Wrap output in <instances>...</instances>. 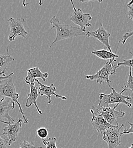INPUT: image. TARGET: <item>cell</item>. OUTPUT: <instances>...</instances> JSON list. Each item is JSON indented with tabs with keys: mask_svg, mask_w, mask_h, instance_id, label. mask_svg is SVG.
I'll return each mask as SVG.
<instances>
[{
	"mask_svg": "<svg viewBox=\"0 0 133 148\" xmlns=\"http://www.w3.org/2000/svg\"><path fill=\"white\" fill-rule=\"evenodd\" d=\"M29 86L30 87V92L28 94V98L26 102L25 106L27 108H29L33 105H34L37 108V110L38 111V113L40 114H42L43 113L38 107L37 103V100L38 99V96H39L38 93L39 87H36L35 86V83L31 84Z\"/></svg>",
	"mask_w": 133,
	"mask_h": 148,
	"instance_id": "15",
	"label": "cell"
},
{
	"mask_svg": "<svg viewBox=\"0 0 133 148\" xmlns=\"http://www.w3.org/2000/svg\"><path fill=\"white\" fill-rule=\"evenodd\" d=\"M42 141L43 144L46 146V148H57V144H56L57 138L55 137L43 139Z\"/></svg>",
	"mask_w": 133,
	"mask_h": 148,
	"instance_id": "18",
	"label": "cell"
},
{
	"mask_svg": "<svg viewBox=\"0 0 133 148\" xmlns=\"http://www.w3.org/2000/svg\"><path fill=\"white\" fill-rule=\"evenodd\" d=\"M133 3V1H131L128 4V6H131L132 4Z\"/></svg>",
	"mask_w": 133,
	"mask_h": 148,
	"instance_id": "28",
	"label": "cell"
},
{
	"mask_svg": "<svg viewBox=\"0 0 133 148\" xmlns=\"http://www.w3.org/2000/svg\"><path fill=\"white\" fill-rule=\"evenodd\" d=\"M131 54L133 56V58L130 59H123V61L122 62H119L117 64V67L123 66H128L130 68H133V54L131 53Z\"/></svg>",
	"mask_w": 133,
	"mask_h": 148,
	"instance_id": "22",
	"label": "cell"
},
{
	"mask_svg": "<svg viewBox=\"0 0 133 148\" xmlns=\"http://www.w3.org/2000/svg\"><path fill=\"white\" fill-rule=\"evenodd\" d=\"M128 148H133V144H132V145H131L130 147H129Z\"/></svg>",
	"mask_w": 133,
	"mask_h": 148,
	"instance_id": "29",
	"label": "cell"
},
{
	"mask_svg": "<svg viewBox=\"0 0 133 148\" xmlns=\"http://www.w3.org/2000/svg\"></svg>",
	"mask_w": 133,
	"mask_h": 148,
	"instance_id": "30",
	"label": "cell"
},
{
	"mask_svg": "<svg viewBox=\"0 0 133 148\" xmlns=\"http://www.w3.org/2000/svg\"><path fill=\"white\" fill-rule=\"evenodd\" d=\"M35 82H37V83L40 86L39 87V90H38L39 95L41 96L45 95L48 99V104H50L51 103V97L52 96H55L57 98H60L63 100H67L66 97L59 95L55 93L57 91V88L53 83H51L50 86H46V85H44V84L41 83L37 79L35 80Z\"/></svg>",
	"mask_w": 133,
	"mask_h": 148,
	"instance_id": "12",
	"label": "cell"
},
{
	"mask_svg": "<svg viewBox=\"0 0 133 148\" xmlns=\"http://www.w3.org/2000/svg\"><path fill=\"white\" fill-rule=\"evenodd\" d=\"M92 54L95 55L99 58L103 59V60H108V59H116L119 57L118 55H116L113 53H111L109 51H108L106 49L100 50H95L91 52Z\"/></svg>",
	"mask_w": 133,
	"mask_h": 148,
	"instance_id": "17",
	"label": "cell"
},
{
	"mask_svg": "<svg viewBox=\"0 0 133 148\" xmlns=\"http://www.w3.org/2000/svg\"><path fill=\"white\" fill-rule=\"evenodd\" d=\"M22 123L23 120L19 119L17 121L13 123H10L7 127L3 128V132L1 136H4V139L9 146L12 145L17 141L18 134L22 130Z\"/></svg>",
	"mask_w": 133,
	"mask_h": 148,
	"instance_id": "7",
	"label": "cell"
},
{
	"mask_svg": "<svg viewBox=\"0 0 133 148\" xmlns=\"http://www.w3.org/2000/svg\"><path fill=\"white\" fill-rule=\"evenodd\" d=\"M9 25L10 26V34L9 40L12 42L14 41L17 37H21L28 40V33L25 29L24 24L26 22L24 18L8 19Z\"/></svg>",
	"mask_w": 133,
	"mask_h": 148,
	"instance_id": "6",
	"label": "cell"
},
{
	"mask_svg": "<svg viewBox=\"0 0 133 148\" xmlns=\"http://www.w3.org/2000/svg\"><path fill=\"white\" fill-rule=\"evenodd\" d=\"M129 8V11L127 13V15L133 21V6H128Z\"/></svg>",
	"mask_w": 133,
	"mask_h": 148,
	"instance_id": "26",
	"label": "cell"
},
{
	"mask_svg": "<svg viewBox=\"0 0 133 148\" xmlns=\"http://www.w3.org/2000/svg\"><path fill=\"white\" fill-rule=\"evenodd\" d=\"M12 76H13L7 79L0 82V97H8L16 103L19 107V112L22 115L24 123L25 124H29V120L25 116V113L18 102L19 94L16 91V87L14 84Z\"/></svg>",
	"mask_w": 133,
	"mask_h": 148,
	"instance_id": "3",
	"label": "cell"
},
{
	"mask_svg": "<svg viewBox=\"0 0 133 148\" xmlns=\"http://www.w3.org/2000/svg\"><path fill=\"white\" fill-rule=\"evenodd\" d=\"M15 108V102L6 97H0V123L9 124L14 123V120L9 113Z\"/></svg>",
	"mask_w": 133,
	"mask_h": 148,
	"instance_id": "9",
	"label": "cell"
},
{
	"mask_svg": "<svg viewBox=\"0 0 133 148\" xmlns=\"http://www.w3.org/2000/svg\"><path fill=\"white\" fill-rule=\"evenodd\" d=\"M129 124L130 125V128H129V129H125L123 130V132L121 133V136L123 135V134H129L130 133H133V123L128 122Z\"/></svg>",
	"mask_w": 133,
	"mask_h": 148,
	"instance_id": "23",
	"label": "cell"
},
{
	"mask_svg": "<svg viewBox=\"0 0 133 148\" xmlns=\"http://www.w3.org/2000/svg\"><path fill=\"white\" fill-rule=\"evenodd\" d=\"M124 125L114 126L106 130L103 133L102 139L107 143L108 148H116L121 143V130Z\"/></svg>",
	"mask_w": 133,
	"mask_h": 148,
	"instance_id": "8",
	"label": "cell"
},
{
	"mask_svg": "<svg viewBox=\"0 0 133 148\" xmlns=\"http://www.w3.org/2000/svg\"><path fill=\"white\" fill-rule=\"evenodd\" d=\"M110 88L112 90V92L109 95L104 93H100L99 95V100L98 107H109V104L116 103V104H124L129 108L132 107V104L128 100H131L133 99V96H125L122 95V93L126 92L127 90L123 89L121 92L118 93L112 87L110 84H108Z\"/></svg>",
	"mask_w": 133,
	"mask_h": 148,
	"instance_id": "2",
	"label": "cell"
},
{
	"mask_svg": "<svg viewBox=\"0 0 133 148\" xmlns=\"http://www.w3.org/2000/svg\"><path fill=\"white\" fill-rule=\"evenodd\" d=\"M13 75H14V73H11V74H9V75H8V76H0V82L3 81V80H5V79H7L9 78L10 76H13Z\"/></svg>",
	"mask_w": 133,
	"mask_h": 148,
	"instance_id": "27",
	"label": "cell"
},
{
	"mask_svg": "<svg viewBox=\"0 0 133 148\" xmlns=\"http://www.w3.org/2000/svg\"><path fill=\"white\" fill-rule=\"evenodd\" d=\"M133 31L132 32H128V33H125L123 36V39L121 40V42L122 43V44H125L126 40H128V39L130 37H133Z\"/></svg>",
	"mask_w": 133,
	"mask_h": 148,
	"instance_id": "24",
	"label": "cell"
},
{
	"mask_svg": "<svg viewBox=\"0 0 133 148\" xmlns=\"http://www.w3.org/2000/svg\"><path fill=\"white\" fill-rule=\"evenodd\" d=\"M27 76L25 79L26 83L30 85L34 83L35 80L37 78H40L43 82H46V79L48 77L49 75L47 73H42L39 67H34L27 70Z\"/></svg>",
	"mask_w": 133,
	"mask_h": 148,
	"instance_id": "14",
	"label": "cell"
},
{
	"mask_svg": "<svg viewBox=\"0 0 133 148\" xmlns=\"http://www.w3.org/2000/svg\"><path fill=\"white\" fill-rule=\"evenodd\" d=\"M91 113L92 114V118L91 119V123L95 129L98 133H103L106 130H108L112 127H113V125H110L108 123L106 120L101 115H96L92 110H91Z\"/></svg>",
	"mask_w": 133,
	"mask_h": 148,
	"instance_id": "13",
	"label": "cell"
},
{
	"mask_svg": "<svg viewBox=\"0 0 133 148\" xmlns=\"http://www.w3.org/2000/svg\"><path fill=\"white\" fill-rule=\"evenodd\" d=\"M85 36L87 37H93L98 40L101 42L106 49H108L109 51L112 52V49L109 43V38L110 37V34L105 29L103 26V24L100 22V26L95 31L88 32L86 33Z\"/></svg>",
	"mask_w": 133,
	"mask_h": 148,
	"instance_id": "11",
	"label": "cell"
},
{
	"mask_svg": "<svg viewBox=\"0 0 133 148\" xmlns=\"http://www.w3.org/2000/svg\"><path fill=\"white\" fill-rule=\"evenodd\" d=\"M19 146V148H43L41 146H35L33 143H29L26 140L22 141Z\"/></svg>",
	"mask_w": 133,
	"mask_h": 148,
	"instance_id": "20",
	"label": "cell"
},
{
	"mask_svg": "<svg viewBox=\"0 0 133 148\" xmlns=\"http://www.w3.org/2000/svg\"><path fill=\"white\" fill-rule=\"evenodd\" d=\"M119 104H116L113 108L110 107H92V109L96 115H101L106 120V121L110 125L113 126H118V123L117 119L122 118L125 116V113L122 111H116V108Z\"/></svg>",
	"mask_w": 133,
	"mask_h": 148,
	"instance_id": "5",
	"label": "cell"
},
{
	"mask_svg": "<svg viewBox=\"0 0 133 148\" xmlns=\"http://www.w3.org/2000/svg\"><path fill=\"white\" fill-rule=\"evenodd\" d=\"M37 134L40 138L43 140V139H46L47 138L48 134V132L46 128L42 127V128H39L37 130Z\"/></svg>",
	"mask_w": 133,
	"mask_h": 148,
	"instance_id": "21",
	"label": "cell"
},
{
	"mask_svg": "<svg viewBox=\"0 0 133 148\" xmlns=\"http://www.w3.org/2000/svg\"><path fill=\"white\" fill-rule=\"evenodd\" d=\"M9 46L7 49V54L5 55L0 54V76H6V70L10 63L14 61V58L9 54Z\"/></svg>",
	"mask_w": 133,
	"mask_h": 148,
	"instance_id": "16",
	"label": "cell"
},
{
	"mask_svg": "<svg viewBox=\"0 0 133 148\" xmlns=\"http://www.w3.org/2000/svg\"><path fill=\"white\" fill-rule=\"evenodd\" d=\"M50 25L51 30L54 29L57 30V37L50 46V48L54 43L60 40L86 35V33L84 32L80 27L61 23L56 16H54L50 20Z\"/></svg>",
	"mask_w": 133,
	"mask_h": 148,
	"instance_id": "1",
	"label": "cell"
},
{
	"mask_svg": "<svg viewBox=\"0 0 133 148\" xmlns=\"http://www.w3.org/2000/svg\"><path fill=\"white\" fill-rule=\"evenodd\" d=\"M71 3L74 9V14L71 17L70 20L75 25L79 26L80 28L86 33V27H91L92 25L89 21L92 19V17L89 13H84L80 8L76 9L72 1Z\"/></svg>",
	"mask_w": 133,
	"mask_h": 148,
	"instance_id": "10",
	"label": "cell"
},
{
	"mask_svg": "<svg viewBox=\"0 0 133 148\" xmlns=\"http://www.w3.org/2000/svg\"><path fill=\"white\" fill-rule=\"evenodd\" d=\"M114 62H116L115 59L109 60L95 74L86 75V79L92 81L95 80L97 83L101 84L104 83H107L109 84V83L112 82L109 79L110 76L115 74L116 69L118 68L117 66L113 64Z\"/></svg>",
	"mask_w": 133,
	"mask_h": 148,
	"instance_id": "4",
	"label": "cell"
},
{
	"mask_svg": "<svg viewBox=\"0 0 133 148\" xmlns=\"http://www.w3.org/2000/svg\"><path fill=\"white\" fill-rule=\"evenodd\" d=\"M124 89L130 90L133 92V70L132 68H130V73L128 75V79L126 85L124 87Z\"/></svg>",
	"mask_w": 133,
	"mask_h": 148,
	"instance_id": "19",
	"label": "cell"
},
{
	"mask_svg": "<svg viewBox=\"0 0 133 148\" xmlns=\"http://www.w3.org/2000/svg\"><path fill=\"white\" fill-rule=\"evenodd\" d=\"M8 145L6 140L1 137V135H0V148H7Z\"/></svg>",
	"mask_w": 133,
	"mask_h": 148,
	"instance_id": "25",
	"label": "cell"
}]
</instances>
